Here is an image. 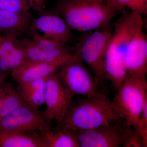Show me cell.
<instances>
[{
  "mask_svg": "<svg viewBox=\"0 0 147 147\" xmlns=\"http://www.w3.org/2000/svg\"><path fill=\"white\" fill-rule=\"evenodd\" d=\"M142 15L135 12L123 13L113 24V31L105 59V78L117 90L127 75L124 55L131 38L143 28Z\"/></svg>",
  "mask_w": 147,
  "mask_h": 147,
  "instance_id": "obj_1",
  "label": "cell"
},
{
  "mask_svg": "<svg viewBox=\"0 0 147 147\" xmlns=\"http://www.w3.org/2000/svg\"><path fill=\"white\" fill-rule=\"evenodd\" d=\"M120 120L112 101L101 93L97 96L72 100L59 125L73 133L110 124Z\"/></svg>",
  "mask_w": 147,
  "mask_h": 147,
  "instance_id": "obj_2",
  "label": "cell"
},
{
  "mask_svg": "<svg viewBox=\"0 0 147 147\" xmlns=\"http://www.w3.org/2000/svg\"><path fill=\"white\" fill-rule=\"evenodd\" d=\"M56 13L71 30L88 32L108 25L119 11L106 4L86 0H64L57 6Z\"/></svg>",
  "mask_w": 147,
  "mask_h": 147,
  "instance_id": "obj_3",
  "label": "cell"
},
{
  "mask_svg": "<svg viewBox=\"0 0 147 147\" xmlns=\"http://www.w3.org/2000/svg\"><path fill=\"white\" fill-rule=\"evenodd\" d=\"M146 100V77H136L127 74L116 90L112 103L119 118L135 129Z\"/></svg>",
  "mask_w": 147,
  "mask_h": 147,
  "instance_id": "obj_4",
  "label": "cell"
},
{
  "mask_svg": "<svg viewBox=\"0 0 147 147\" xmlns=\"http://www.w3.org/2000/svg\"><path fill=\"white\" fill-rule=\"evenodd\" d=\"M65 88L74 96L81 95L87 98L100 94V85L84 65L76 49L74 56L61 65L56 71Z\"/></svg>",
  "mask_w": 147,
  "mask_h": 147,
  "instance_id": "obj_5",
  "label": "cell"
},
{
  "mask_svg": "<svg viewBox=\"0 0 147 147\" xmlns=\"http://www.w3.org/2000/svg\"><path fill=\"white\" fill-rule=\"evenodd\" d=\"M113 24L91 31L85 36L76 49L83 62L90 68L99 85L105 78V59Z\"/></svg>",
  "mask_w": 147,
  "mask_h": 147,
  "instance_id": "obj_6",
  "label": "cell"
},
{
  "mask_svg": "<svg viewBox=\"0 0 147 147\" xmlns=\"http://www.w3.org/2000/svg\"><path fill=\"white\" fill-rule=\"evenodd\" d=\"M133 127L122 120L96 128L74 133L81 147H120Z\"/></svg>",
  "mask_w": 147,
  "mask_h": 147,
  "instance_id": "obj_7",
  "label": "cell"
},
{
  "mask_svg": "<svg viewBox=\"0 0 147 147\" xmlns=\"http://www.w3.org/2000/svg\"><path fill=\"white\" fill-rule=\"evenodd\" d=\"M43 112L25 103L0 119V131L26 133L38 131L52 126Z\"/></svg>",
  "mask_w": 147,
  "mask_h": 147,
  "instance_id": "obj_8",
  "label": "cell"
},
{
  "mask_svg": "<svg viewBox=\"0 0 147 147\" xmlns=\"http://www.w3.org/2000/svg\"><path fill=\"white\" fill-rule=\"evenodd\" d=\"M74 96L65 88L56 71L46 78L44 115L49 123H60Z\"/></svg>",
  "mask_w": 147,
  "mask_h": 147,
  "instance_id": "obj_9",
  "label": "cell"
},
{
  "mask_svg": "<svg viewBox=\"0 0 147 147\" xmlns=\"http://www.w3.org/2000/svg\"><path fill=\"white\" fill-rule=\"evenodd\" d=\"M143 28L131 38L124 55V63L127 74L136 77H146L147 37Z\"/></svg>",
  "mask_w": 147,
  "mask_h": 147,
  "instance_id": "obj_10",
  "label": "cell"
},
{
  "mask_svg": "<svg viewBox=\"0 0 147 147\" xmlns=\"http://www.w3.org/2000/svg\"><path fill=\"white\" fill-rule=\"evenodd\" d=\"M37 30L41 32L42 34H39L42 36L65 45H67L73 38L71 29L57 13H43L34 18L30 31Z\"/></svg>",
  "mask_w": 147,
  "mask_h": 147,
  "instance_id": "obj_11",
  "label": "cell"
},
{
  "mask_svg": "<svg viewBox=\"0 0 147 147\" xmlns=\"http://www.w3.org/2000/svg\"><path fill=\"white\" fill-rule=\"evenodd\" d=\"M74 53L70 56L55 61L25 62L11 72V76L17 84L46 78L57 71L61 65L72 58Z\"/></svg>",
  "mask_w": 147,
  "mask_h": 147,
  "instance_id": "obj_12",
  "label": "cell"
},
{
  "mask_svg": "<svg viewBox=\"0 0 147 147\" xmlns=\"http://www.w3.org/2000/svg\"><path fill=\"white\" fill-rule=\"evenodd\" d=\"M34 19L29 11L18 13L0 9V33L5 37H18L30 31Z\"/></svg>",
  "mask_w": 147,
  "mask_h": 147,
  "instance_id": "obj_13",
  "label": "cell"
},
{
  "mask_svg": "<svg viewBox=\"0 0 147 147\" xmlns=\"http://www.w3.org/2000/svg\"><path fill=\"white\" fill-rule=\"evenodd\" d=\"M0 42V71L8 74L25 62L24 52L13 37H5Z\"/></svg>",
  "mask_w": 147,
  "mask_h": 147,
  "instance_id": "obj_14",
  "label": "cell"
},
{
  "mask_svg": "<svg viewBox=\"0 0 147 147\" xmlns=\"http://www.w3.org/2000/svg\"><path fill=\"white\" fill-rule=\"evenodd\" d=\"M46 78L17 84L16 88L25 103L38 109L45 104Z\"/></svg>",
  "mask_w": 147,
  "mask_h": 147,
  "instance_id": "obj_15",
  "label": "cell"
},
{
  "mask_svg": "<svg viewBox=\"0 0 147 147\" xmlns=\"http://www.w3.org/2000/svg\"><path fill=\"white\" fill-rule=\"evenodd\" d=\"M46 147H79L75 134L70 130L57 125L39 132Z\"/></svg>",
  "mask_w": 147,
  "mask_h": 147,
  "instance_id": "obj_16",
  "label": "cell"
},
{
  "mask_svg": "<svg viewBox=\"0 0 147 147\" xmlns=\"http://www.w3.org/2000/svg\"><path fill=\"white\" fill-rule=\"evenodd\" d=\"M0 147H46L39 132L20 133L0 131Z\"/></svg>",
  "mask_w": 147,
  "mask_h": 147,
  "instance_id": "obj_17",
  "label": "cell"
},
{
  "mask_svg": "<svg viewBox=\"0 0 147 147\" xmlns=\"http://www.w3.org/2000/svg\"><path fill=\"white\" fill-rule=\"evenodd\" d=\"M25 103L16 87L5 82L0 89V119Z\"/></svg>",
  "mask_w": 147,
  "mask_h": 147,
  "instance_id": "obj_18",
  "label": "cell"
},
{
  "mask_svg": "<svg viewBox=\"0 0 147 147\" xmlns=\"http://www.w3.org/2000/svg\"><path fill=\"white\" fill-rule=\"evenodd\" d=\"M32 39L37 45L57 59H61L73 54L76 49L36 32H31Z\"/></svg>",
  "mask_w": 147,
  "mask_h": 147,
  "instance_id": "obj_19",
  "label": "cell"
},
{
  "mask_svg": "<svg viewBox=\"0 0 147 147\" xmlns=\"http://www.w3.org/2000/svg\"><path fill=\"white\" fill-rule=\"evenodd\" d=\"M30 9L26 0H0V9L19 13L29 12Z\"/></svg>",
  "mask_w": 147,
  "mask_h": 147,
  "instance_id": "obj_20",
  "label": "cell"
},
{
  "mask_svg": "<svg viewBox=\"0 0 147 147\" xmlns=\"http://www.w3.org/2000/svg\"><path fill=\"white\" fill-rule=\"evenodd\" d=\"M135 129L141 134L144 147L147 146V100L145 102L137 127Z\"/></svg>",
  "mask_w": 147,
  "mask_h": 147,
  "instance_id": "obj_21",
  "label": "cell"
},
{
  "mask_svg": "<svg viewBox=\"0 0 147 147\" xmlns=\"http://www.w3.org/2000/svg\"><path fill=\"white\" fill-rule=\"evenodd\" d=\"M123 147H145L141 134L133 128L124 142Z\"/></svg>",
  "mask_w": 147,
  "mask_h": 147,
  "instance_id": "obj_22",
  "label": "cell"
},
{
  "mask_svg": "<svg viewBox=\"0 0 147 147\" xmlns=\"http://www.w3.org/2000/svg\"><path fill=\"white\" fill-rule=\"evenodd\" d=\"M121 10L125 7H127L132 12L139 14V11L136 0H117Z\"/></svg>",
  "mask_w": 147,
  "mask_h": 147,
  "instance_id": "obj_23",
  "label": "cell"
},
{
  "mask_svg": "<svg viewBox=\"0 0 147 147\" xmlns=\"http://www.w3.org/2000/svg\"><path fill=\"white\" fill-rule=\"evenodd\" d=\"M47 0H26L30 9L42 12L45 8Z\"/></svg>",
  "mask_w": 147,
  "mask_h": 147,
  "instance_id": "obj_24",
  "label": "cell"
},
{
  "mask_svg": "<svg viewBox=\"0 0 147 147\" xmlns=\"http://www.w3.org/2000/svg\"><path fill=\"white\" fill-rule=\"evenodd\" d=\"M7 74L4 73L0 71V89L5 83V80Z\"/></svg>",
  "mask_w": 147,
  "mask_h": 147,
  "instance_id": "obj_25",
  "label": "cell"
},
{
  "mask_svg": "<svg viewBox=\"0 0 147 147\" xmlns=\"http://www.w3.org/2000/svg\"><path fill=\"white\" fill-rule=\"evenodd\" d=\"M86 1H90L98 3H104L105 0H86Z\"/></svg>",
  "mask_w": 147,
  "mask_h": 147,
  "instance_id": "obj_26",
  "label": "cell"
},
{
  "mask_svg": "<svg viewBox=\"0 0 147 147\" xmlns=\"http://www.w3.org/2000/svg\"><path fill=\"white\" fill-rule=\"evenodd\" d=\"M6 38L5 37H4L0 36V42H2L3 40H5Z\"/></svg>",
  "mask_w": 147,
  "mask_h": 147,
  "instance_id": "obj_27",
  "label": "cell"
}]
</instances>
